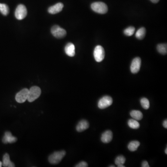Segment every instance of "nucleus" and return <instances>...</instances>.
Segmentation results:
<instances>
[{"instance_id": "1", "label": "nucleus", "mask_w": 167, "mask_h": 167, "mask_svg": "<svg viewBox=\"0 0 167 167\" xmlns=\"http://www.w3.org/2000/svg\"><path fill=\"white\" fill-rule=\"evenodd\" d=\"M65 154L66 152L65 150L55 151L49 156L48 161L51 164H58L64 158Z\"/></svg>"}, {"instance_id": "2", "label": "nucleus", "mask_w": 167, "mask_h": 167, "mask_svg": "<svg viewBox=\"0 0 167 167\" xmlns=\"http://www.w3.org/2000/svg\"><path fill=\"white\" fill-rule=\"evenodd\" d=\"M91 8L93 11L100 14H105L108 11L107 5L102 2H95L92 3Z\"/></svg>"}, {"instance_id": "3", "label": "nucleus", "mask_w": 167, "mask_h": 167, "mask_svg": "<svg viewBox=\"0 0 167 167\" xmlns=\"http://www.w3.org/2000/svg\"><path fill=\"white\" fill-rule=\"evenodd\" d=\"M41 91L39 87L34 86L31 87L29 92L27 100L29 102H33L38 99L41 95Z\"/></svg>"}, {"instance_id": "4", "label": "nucleus", "mask_w": 167, "mask_h": 167, "mask_svg": "<svg viewBox=\"0 0 167 167\" xmlns=\"http://www.w3.org/2000/svg\"><path fill=\"white\" fill-rule=\"evenodd\" d=\"M93 55L97 62H100L103 61L105 56V52L103 47L100 45L96 46L94 50Z\"/></svg>"}, {"instance_id": "5", "label": "nucleus", "mask_w": 167, "mask_h": 167, "mask_svg": "<svg viewBox=\"0 0 167 167\" xmlns=\"http://www.w3.org/2000/svg\"><path fill=\"white\" fill-rule=\"evenodd\" d=\"M27 9L24 5L20 4L15 10V17L17 19L22 20L26 17L27 15Z\"/></svg>"}, {"instance_id": "6", "label": "nucleus", "mask_w": 167, "mask_h": 167, "mask_svg": "<svg viewBox=\"0 0 167 167\" xmlns=\"http://www.w3.org/2000/svg\"><path fill=\"white\" fill-rule=\"evenodd\" d=\"M51 33L54 37L59 39L64 38L66 35L65 30L58 25H55L52 27Z\"/></svg>"}, {"instance_id": "7", "label": "nucleus", "mask_w": 167, "mask_h": 167, "mask_svg": "<svg viewBox=\"0 0 167 167\" xmlns=\"http://www.w3.org/2000/svg\"><path fill=\"white\" fill-rule=\"evenodd\" d=\"M113 103L112 98L109 96H105L101 98L98 102V107L104 109L111 106Z\"/></svg>"}, {"instance_id": "8", "label": "nucleus", "mask_w": 167, "mask_h": 167, "mask_svg": "<svg viewBox=\"0 0 167 167\" xmlns=\"http://www.w3.org/2000/svg\"><path fill=\"white\" fill-rule=\"evenodd\" d=\"M29 90L27 88L23 89L16 94L15 100L18 103H23L28 99Z\"/></svg>"}, {"instance_id": "9", "label": "nucleus", "mask_w": 167, "mask_h": 167, "mask_svg": "<svg viewBox=\"0 0 167 167\" xmlns=\"http://www.w3.org/2000/svg\"><path fill=\"white\" fill-rule=\"evenodd\" d=\"M141 59L139 57H136L132 61L130 65V71L133 74H137L140 69Z\"/></svg>"}, {"instance_id": "10", "label": "nucleus", "mask_w": 167, "mask_h": 167, "mask_svg": "<svg viewBox=\"0 0 167 167\" xmlns=\"http://www.w3.org/2000/svg\"><path fill=\"white\" fill-rule=\"evenodd\" d=\"M17 138L14 137L11 133L9 132H6L2 138V142L5 144H12L17 142Z\"/></svg>"}, {"instance_id": "11", "label": "nucleus", "mask_w": 167, "mask_h": 167, "mask_svg": "<svg viewBox=\"0 0 167 167\" xmlns=\"http://www.w3.org/2000/svg\"><path fill=\"white\" fill-rule=\"evenodd\" d=\"M63 7V4L59 2L49 7L48 9V11L51 14H56L61 12Z\"/></svg>"}, {"instance_id": "12", "label": "nucleus", "mask_w": 167, "mask_h": 167, "mask_svg": "<svg viewBox=\"0 0 167 167\" xmlns=\"http://www.w3.org/2000/svg\"><path fill=\"white\" fill-rule=\"evenodd\" d=\"M113 134L111 130H106L102 134L101 140L103 143L107 144L112 140Z\"/></svg>"}, {"instance_id": "13", "label": "nucleus", "mask_w": 167, "mask_h": 167, "mask_svg": "<svg viewBox=\"0 0 167 167\" xmlns=\"http://www.w3.org/2000/svg\"><path fill=\"white\" fill-rule=\"evenodd\" d=\"M65 53L70 57H74L75 54V47L74 44L69 43L65 46Z\"/></svg>"}, {"instance_id": "14", "label": "nucleus", "mask_w": 167, "mask_h": 167, "mask_svg": "<svg viewBox=\"0 0 167 167\" xmlns=\"http://www.w3.org/2000/svg\"><path fill=\"white\" fill-rule=\"evenodd\" d=\"M89 127V123L86 120H82L77 123L76 126V130L78 132H82L87 129Z\"/></svg>"}, {"instance_id": "15", "label": "nucleus", "mask_w": 167, "mask_h": 167, "mask_svg": "<svg viewBox=\"0 0 167 167\" xmlns=\"http://www.w3.org/2000/svg\"><path fill=\"white\" fill-rule=\"evenodd\" d=\"M2 166L5 167H14V163L10 161L9 155L8 153L4 154L2 160Z\"/></svg>"}, {"instance_id": "16", "label": "nucleus", "mask_w": 167, "mask_h": 167, "mask_svg": "<svg viewBox=\"0 0 167 167\" xmlns=\"http://www.w3.org/2000/svg\"><path fill=\"white\" fill-rule=\"evenodd\" d=\"M130 115L134 119L136 120H140L143 117V113L139 111H132L130 112Z\"/></svg>"}, {"instance_id": "17", "label": "nucleus", "mask_w": 167, "mask_h": 167, "mask_svg": "<svg viewBox=\"0 0 167 167\" xmlns=\"http://www.w3.org/2000/svg\"><path fill=\"white\" fill-rule=\"evenodd\" d=\"M140 143L138 141H133L130 142L128 146V148L130 151H135L137 150L138 147H139Z\"/></svg>"}, {"instance_id": "18", "label": "nucleus", "mask_w": 167, "mask_h": 167, "mask_svg": "<svg viewBox=\"0 0 167 167\" xmlns=\"http://www.w3.org/2000/svg\"><path fill=\"white\" fill-rule=\"evenodd\" d=\"M146 29L144 28H140L137 31V32L135 33V37L137 39L139 40H142L144 38L146 35Z\"/></svg>"}, {"instance_id": "19", "label": "nucleus", "mask_w": 167, "mask_h": 167, "mask_svg": "<svg viewBox=\"0 0 167 167\" xmlns=\"http://www.w3.org/2000/svg\"><path fill=\"white\" fill-rule=\"evenodd\" d=\"M129 126L133 129H138L140 127V123L135 119H129L128 122Z\"/></svg>"}, {"instance_id": "20", "label": "nucleus", "mask_w": 167, "mask_h": 167, "mask_svg": "<svg viewBox=\"0 0 167 167\" xmlns=\"http://www.w3.org/2000/svg\"><path fill=\"white\" fill-rule=\"evenodd\" d=\"M157 49L159 53L165 55L167 53V44H158L157 46Z\"/></svg>"}, {"instance_id": "21", "label": "nucleus", "mask_w": 167, "mask_h": 167, "mask_svg": "<svg viewBox=\"0 0 167 167\" xmlns=\"http://www.w3.org/2000/svg\"><path fill=\"white\" fill-rule=\"evenodd\" d=\"M0 12L3 15H7L9 14V7L7 4L4 3H0Z\"/></svg>"}, {"instance_id": "22", "label": "nucleus", "mask_w": 167, "mask_h": 167, "mask_svg": "<svg viewBox=\"0 0 167 167\" xmlns=\"http://www.w3.org/2000/svg\"><path fill=\"white\" fill-rule=\"evenodd\" d=\"M141 105L142 107L145 110H147L150 108V102L146 98H142L140 100Z\"/></svg>"}, {"instance_id": "23", "label": "nucleus", "mask_w": 167, "mask_h": 167, "mask_svg": "<svg viewBox=\"0 0 167 167\" xmlns=\"http://www.w3.org/2000/svg\"><path fill=\"white\" fill-rule=\"evenodd\" d=\"M125 157L123 156H118L116 158L115 161V163L116 165H117V167L119 165H123L125 162Z\"/></svg>"}, {"instance_id": "24", "label": "nucleus", "mask_w": 167, "mask_h": 167, "mask_svg": "<svg viewBox=\"0 0 167 167\" xmlns=\"http://www.w3.org/2000/svg\"><path fill=\"white\" fill-rule=\"evenodd\" d=\"M135 31V28L134 27H129L124 30V34L126 35L130 36L134 34Z\"/></svg>"}, {"instance_id": "25", "label": "nucleus", "mask_w": 167, "mask_h": 167, "mask_svg": "<svg viewBox=\"0 0 167 167\" xmlns=\"http://www.w3.org/2000/svg\"><path fill=\"white\" fill-rule=\"evenodd\" d=\"M88 166L87 163L85 161H82L76 165V167H87Z\"/></svg>"}, {"instance_id": "26", "label": "nucleus", "mask_w": 167, "mask_h": 167, "mask_svg": "<svg viewBox=\"0 0 167 167\" xmlns=\"http://www.w3.org/2000/svg\"><path fill=\"white\" fill-rule=\"evenodd\" d=\"M142 167H150L149 163L147 162V161H143L142 163Z\"/></svg>"}, {"instance_id": "27", "label": "nucleus", "mask_w": 167, "mask_h": 167, "mask_svg": "<svg viewBox=\"0 0 167 167\" xmlns=\"http://www.w3.org/2000/svg\"><path fill=\"white\" fill-rule=\"evenodd\" d=\"M163 126L165 128H167V120H165L163 122Z\"/></svg>"}, {"instance_id": "28", "label": "nucleus", "mask_w": 167, "mask_h": 167, "mask_svg": "<svg viewBox=\"0 0 167 167\" xmlns=\"http://www.w3.org/2000/svg\"><path fill=\"white\" fill-rule=\"evenodd\" d=\"M159 1H160V0H150V1L151 2L154 3H157V2H159Z\"/></svg>"}, {"instance_id": "29", "label": "nucleus", "mask_w": 167, "mask_h": 167, "mask_svg": "<svg viewBox=\"0 0 167 167\" xmlns=\"http://www.w3.org/2000/svg\"><path fill=\"white\" fill-rule=\"evenodd\" d=\"M2 162L0 161V167H2Z\"/></svg>"}, {"instance_id": "30", "label": "nucleus", "mask_w": 167, "mask_h": 167, "mask_svg": "<svg viewBox=\"0 0 167 167\" xmlns=\"http://www.w3.org/2000/svg\"><path fill=\"white\" fill-rule=\"evenodd\" d=\"M118 167H125V166H124L123 165H121L118 166Z\"/></svg>"}, {"instance_id": "31", "label": "nucleus", "mask_w": 167, "mask_h": 167, "mask_svg": "<svg viewBox=\"0 0 167 167\" xmlns=\"http://www.w3.org/2000/svg\"><path fill=\"white\" fill-rule=\"evenodd\" d=\"M165 153H166V154H167V148L165 149Z\"/></svg>"}, {"instance_id": "32", "label": "nucleus", "mask_w": 167, "mask_h": 167, "mask_svg": "<svg viewBox=\"0 0 167 167\" xmlns=\"http://www.w3.org/2000/svg\"><path fill=\"white\" fill-rule=\"evenodd\" d=\"M110 167H115V166H110Z\"/></svg>"}]
</instances>
